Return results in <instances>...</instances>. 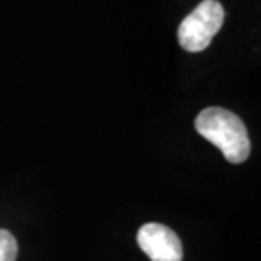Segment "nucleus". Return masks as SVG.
Segmentation results:
<instances>
[{
  "mask_svg": "<svg viewBox=\"0 0 261 261\" xmlns=\"http://www.w3.org/2000/svg\"><path fill=\"white\" fill-rule=\"evenodd\" d=\"M17 259V241L5 229H0V261Z\"/></svg>",
  "mask_w": 261,
  "mask_h": 261,
  "instance_id": "obj_4",
  "label": "nucleus"
},
{
  "mask_svg": "<svg viewBox=\"0 0 261 261\" xmlns=\"http://www.w3.org/2000/svg\"><path fill=\"white\" fill-rule=\"evenodd\" d=\"M195 129L202 138L217 146L224 158L232 165L244 163L251 153V141L246 126L227 109H203L195 119Z\"/></svg>",
  "mask_w": 261,
  "mask_h": 261,
  "instance_id": "obj_1",
  "label": "nucleus"
},
{
  "mask_svg": "<svg viewBox=\"0 0 261 261\" xmlns=\"http://www.w3.org/2000/svg\"><path fill=\"white\" fill-rule=\"evenodd\" d=\"M138 244L151 261H181L184 244L175 231L158 222H148L138 231Z\"/></svg>",
  "mask_w": 261,
  "mask_h": 261,
  "instance_id": "obj_3",
  "label": "nucleus"
},
{
  "mask_svg": "<svg viewBox=\"0 0 261 261\" xmlns=\"http://www.w3.org/2000/svg\"><path fill=\"white\" fill-rule=\"evenodd\" d=\"M224 17L226 12L217 0H203L181 20L178 28L180 46L189 53H200L222 28Z\"/></svg>",
  "mask_w": 261,
  "mask_h": 261,
  "instance_id": "obj_2",
  "label": "nucleus"
}]
</instances>
